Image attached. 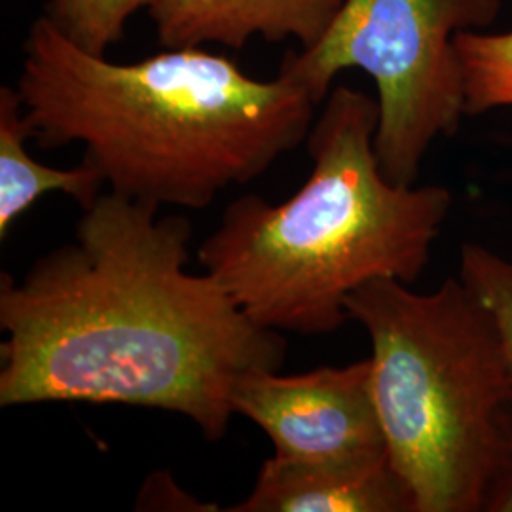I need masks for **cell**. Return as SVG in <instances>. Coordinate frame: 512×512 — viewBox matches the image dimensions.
I'll list each match as a JSON object with an SVG mask.
<instances>
[{"mask_svg": "<svg viewBox=\"0 0 512 512\" xmlns=\"http://www.w3.org/2000/svg\"><path fill=\"white\" fill-rule=\"evenodd\" d=\"M156 0H48L44 16L80 50L105 55L124 37L126 21Z\"/></svg>", "mask_w": 512, "mask_h": 512, "instance_id": "8fae6325", "label": "cell"}, {"mask_svg": "<svg viewBox=\"0 0 512 512\" xmlns=\"http://www.w3.org/2000/svg\"><path fill=\"white\" fill-rule=\"evenodd\" d=\"M459 277L494 313L512 366V262L482 245H463Z\"/></svg>", "mask_w": 512, "mask_h": 512, "instance_id": "7c38bea8", "label": "cell"}, {"mask_svg": "<svg viewBox=\"0 0 512 512\" xmlns=\"http://www.w3.org/2000/svg\"><path fill=\"white\" fill-rule=\"evenodd\" d=\"M19 97L38 147L80 143L112 192L203 209L306 141L315 99L287 74L256 80L200 48L112 63L46 16L23 44Z\"/></svg>", "mask_w": 512, "mask_h": 512, "instance_id": "7a4b0ae2", "label": "cell"}, {"mask_svg": "<svg viewBox=\"0 0 512 512\" xmlns=\"http://www.w3.org/2000/svg\"><path fill=\"white\" fill-rule=\"evenodd\" d=\"M497 12L499 0H344L321 40L285 55L279 73L306 86L317 105L342 69L370 74L380 93V169L412 186L427 148L465 114L456 35L490 25Z\"/></svg>", "mask_w": 512, "mask_h": 512, "instance_id": "5b68a950", "label": "cell"}, {"mask_svg": "<svg viewBox=\"0 0 512 512\" xmlns=\"http://www.w3.org/2000/svg\"><path fill=\"white\" fill-rule=\"evenodd\" d=\"M456 48L465 74V112L512 107V33L459 31Z\"/></svg>", "mask_w": 512, "mask_h": 512, "instance_id": "30bf717a", "label": "cell"}, {"mask_svg": "<svg viewBox=\"0 0 512 512\" xmlns=\"http://www.w3.org/2000/svg\"><path fill=\"white\" fill-rule=\"evenodd\" d=\"M346 310L370 336L387 452L418 512L484 511L512 454V366L494 313L461 277L433 293L370 279Z\"/></svg>", "mask_w": 512, "mask_h": 512, "instance_id": "277c9868", "label": "cell"}, {"mask_svg": "<svg viewBox=\"0 0 512 512\" xmlns=\"http://www.w3.org/2000/svg\"><path fill=\"white\" fill-rule=\"evenodd\" d=\"M380 103L346 86L306 137L308 181L287 202L230 203L198 251L207 274L264 329L327 334L349 319L346 298L370 279L406 285L425 270L450 213L442 186L391 183L374 150Z\"/></svg>", "mask_w": 512, "mask_h": 512, "instance_id": "3957f363", "label": "cell"}, {"mask_svg": "<svg viewBox=\"0 0 512 512\" xmlns=\"http://www.w3.org/2000/svg\"><path fill=\"white\" fill-rule=\"evenodd\" d=\"M33 129L16 88H0V238L48 192H63L88 209L103 194L105 177L82 162L73 169L40 164L27 152Z\"/></svg>", "mask_w": 512, "mask_h": 512, "instance_id": "9c48e42d", "label": "cell"}, {"mask_svg": "<svg viewBox=\"0 0 512 512\" xmlns=\"http://www.w3.org/2000/svg\"><path fill=\"white\" fill-rule=\"evenodd\" d=\"M232 406L270 437L283 461L342 463L389 454L370 359L296 376L249 372L236 385Z\"/></svg>", "mask_w": 512, "mask_h": 512, "instance_id": "8992f818", "label": "cell"}, {"mask_svg": "<svg viewBox=\"0 0 512 512\" xmlns=\"http://www.w3.org/2000/svg\"><path fill=\"white\" fill-rule=\"evenodd\" d=\"M484 511L512 512V454L488 492Z\"/></svg>", "mask_w": 512, "mask_h": 512, "instance_id": "4fadbf2b", "label": "cell"}, {"mask_svg": "<svg viewBox=\"0 0 512 512\" xmlns=\"http://www.w3.org/2000/svg\"><path fill=\"white\" fill-rule=\"evenodd\" d=\"M230 512H418L389 454L342 463L266 459L253 492Z\"/></svg>", "mask_w": 512, "mask_h": 512, "instance_id": "52a82bcc", "label": "cell"}, {"mask_svg": "<svg viewBox=\"0 0 512 512\" xmlns=\"http://www.w3.org/2000/svg\"><path fill=\"white\" fill-rule=\"evenodd\" d=\"M344 0H156L150 18L167 50L222 44L243 48L253 37L268 42L296 38L315 46Z\"/></svg>", "mask_w": 512, "mask_h": 512, "instance_id": "ba28073f", "label": "cell"}, {"mask_svg": "<svg viewBox=\"0 0 512 512\" xmlns=\"http://www.w3.org/2000/svg\"><path fill=\"white\" fill-rule=\"evenodd\" d=\"M110 190L73 241L0 277V406L126 404L181 414L217 442L239 380L287 342L211 274L186 272L192 222Z\"/></svg>", "mask_w": 512, "mask_h": 512, "instance_id": "6da1fadb", "label": "cell"}]
</instances>
